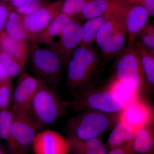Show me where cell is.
Returning <instances> with one entry per match:
<instances>
[{
    "instance_id": "cell-1",
    "label": "cell",
    "mask_w": 154,
    "mask_h": 154,
    "mask_svg": "<svg viewBox=\"0 0 154 154\" xmlns=\"http://www.w3.org/2000/svg\"><path fill=\"white\" fill-rule=\"evenodd\" d=\"M127 38L126 26L113 3L105 13V21L95 42L102 55L107 60H111L124 48Z\"/></svg>"
},
{
    "instance_id": "cell-2",
    "label": "cell",
    "mask_w": 154,
    "mask_h": 154,
    "mask_svg": "<svg viewBox=\"0 0 154 154\" xmlns=\"http://www.w3.org/2000/svg\"><path fill=\"white\" fill-rule=\"evenodd\" d=\"M67 106L51 87L39 81L38 90L28 112L40 128L62 116Z\"/></svg>"
},
{
    "instance_id": "cell-3",
    "label": "cell",
    "mask_w": 154,
    "mask_h": 154,
    "mask_svg": "<svg viewBox=\"0 0 154 154\" xmlns=\"http://www.w3.org/2000/svg\"><path fill=\"white\" fill-rule=\"evenodd\" d=\"M100 63L99 55L93 47L78 46L67 64V85L72 90L85 87L93 79Z\"/></svg>"
},
{
    "instance_id": "cell-4",
    "label": "cell",
    "mask_w": 154,
    "mask_h": 154,
    "mask_svg": "<svg viewBox=\"0 0 154 154\" xmlns=\"http://www.w3.org/2000/svg\"><path fill=\"white\" fill-rule=\"evenodd\" d=\"M119 113H109L94 110L82 111L69 119L68 128L71 134L82 140L98 137L115 125L118 122Z\"/></svg>"
},
{
    "instance_id": "cell-5",
    "label": "cell",
    "mask_w": 154,
    "mask_h": 154,
    "mask_svg": "<svg viewBox=\"0 0 154 154\" xmlns=\"http://www.w3.org/2000/svg\"><path fill=\"white\" fill-rule=\"evenodd\" d=\"M116 79L138 93L148 83L135 44L127 45L116 56Z\"/></svg>"
},
{
    "instance_id": "cell-6",
    "label": "cell",
    "mask_w": 154,
    "mask_h": 154,
    "mask_svg": "<svg viewBox=\"0 0 154 154\" xmlns=\"http://www.w3.org/2000/svg\"><path fill=\"white\" fill-rule=\"evenodd\" d=\"M28 58L32 71L38 81L50 87L59 82L64 64L55 52L31 42Z\"/></svg>"
},
{
    "instance_id": "cell-7",
    "label": "cell",
    "mask_w": 154,
    "mask_h": 154,
    "mask_svg": "<svg viewBox=\"0 0 154 154\" xmlns=\"http://www.w3.org/2000/svg\"><path fill=\"white\" fill-rule=\"evenodd\" d=\"M11 109L13 119L11 138L6 143L8 154H29V149L40 128L28 111Z\"/></svg>"
},
{
    "instance_id": "cell-8",
    "label": "cell",
    "mask_w": 154,
    "mask_h": 154,
    "mask_svg": "<svg viewBox=\"0 0 154 154\" xmlns=\"http://www.w3.org/2000/svg\"><path fill=\"white\" fill-rule=\"evenodd\" d=\"M74 110L84 111L94 110L104 113H119L125 103L110 88L86 90L70 103Z\"/></svg>"
},
{
    "instance_id": "cell-9",
    "label": "cell",
    "mask_w": 154,
    "mask_h": 154,
    "mask_svg": "<svg viewBox=\"0 0 154 154\" xmlns=\"http://www.w3.org/2000/svg\"><path fill=\"white\" fill-rule=\"evenodd\" d=\"M116 10L124 22L127 31V45H134L136 35L147 23L150 14L145 7L129 0H115Z\"/></svg>"
},
{
    "instance_id": "cell-10",
    "label": "cell",
    "mask_w": 154,
    "mask_h": 154,
    "mask_svg": "<svg viewBox=\"0 0 154 154\" xmlns=\"http://www.w3.org/2000/svg\"><path fill=\"white\" fill-rule=\"evenodd\" d=\"M82 22L78 16L65 27L59 36V40L50 45V49L60 57L64 65H67L73 52L82 39Z\"/></svg>"
},
{
    "instance_id": "cell-11",
    "label": "cell",
    "mask_w": 154,
    "mask_h": 154,
    "mask_svg": "<svg viewBox=\"0 0 154 154\" xmlns=\"http://www.w3.org/2000/svg\"><path fill=\"white\" fill-rule=\"evenodd\" d=\"M64 1L58 0L54 2L48 3L33 14L28 16L21 15L22 25L27 33L31 36V38L33 35L42 31L53 19L60 14Z\"/></svg>"
},
{
    "instance_id": "cell-12",
    "label": "cell",
    "mask_w": 154,
    "mask_h": 154,
    "mask_svg": "<svg viewBox=\"0 0 154 154\" xmlns=\"http://www.w3.org/2000/svg\"><path fill=\"white\" fill-rule=\"evenodd\" d=\"M19 75L10 108L28 111L38 90L39 81L27 73H21Z\"/></svg>"
},
{
    "instance_id": "cell-13",
    "label": "cell",
    "mask_w": 154,
    "mask_h": 154,
    "mask_svg": "<svg viewBox=\"0 0 154 154\" xmlns=\"http://www.w3.org/2000/svg\"><path fill=\"white\" fill-rule=\"evenodd\" d=\"M34 154H68L67 139L52 130L37 133L32 145Z\"/></svg>"
},
{
    "instance_id": "cell-14",
    "label": "cell",
    "mask_w": 154,
    "mask_h": 154,
    "mask_svg": "<svg viewBox=\"0 0 154 154\" xmlns=\"http://www.w3.org/2000/svg\"><path fill=\"white\" fill-rule=\"evenodd\" d=\"M152 119V109L138 98L125 105L119 118V121L131 127L136 132Z\"/></svg>"
},
{
    "instance_id": "cell-15",
    "label": "cell",
    "mask_w": 154,
    "mask_h": 154,
    "mask_svg": "<svg viewBox=\"0 0 154 154\" xmlns=\"http://www.w3.org/2000/svg\"><path fill=\"white\" fill-rule=\"evenodd\" d=\"M29 50L28 41L13 38L5 30L0 32V52L8 55L23 69L28 60Z\"/></svg>"
},
{
    "instance_id": "cell-16",
    "label": "cell",
    "mask_w": 154,
    "mask_h": 154,
    "mask_svg": "<svg viewBox=\"0 0 154 154\" xmlns=\"http://www.w3.org/2000/svg\"><path fill=\"white\" fill-rule=\"evenodd\" d=\"M60 13L42 31L32 36V43L51 45L56 37H59L65 27L78 17Z\"/></svg>"
},
{
    "instance_id": "cell-17",
    "label": "cell",
    "mask_w": 154,
    "mask_h": 154,
    "mask_svg": "<svg viewBox=\"0 0 154 154\" xmlns=\"http://www.w3.org/2000/svg\"><path fill=\"white\" fill-rule=\"evenodd\" d=\"M69 149L71 154H107V148L102 141L98 138L82 140L69 134L68 137Z\"/></svg>"
},
{
    "instance_id": "cell-18",
    "label": "cell",
    "mask_w": 154,
    "mask_h": 154,
    "mask_svg": "<svg viewBox=\"0 0 154 154\" xmlns=\"http://www.w3.org/2000/svg\"><path fill=\"white\" fill-rule=\"evenodd\" d=\"M154 119L137 131L133 142L135 154H148L154 150Z\"/></svg>"
},
{
    "instance_id": "cell-19",
    "label": "cell",
    "mask_w": 154,
    "mask_h": 154,
    "mask_svg": "<svg viewBox=\"0 0 154 154\" xmlns=\"http://www.w3.org/2000/svg\"><path fill=\"white\" fill-rule=\"evenodd\" d=\"M136 132L131 127L118 121L109 135L108 146L112 149L132 145Z\"/></svg>"
},
{
    "instance_id": "cell-20",
    "label": "cell",
    "mask_w": 154,
    "mask_h": 154,
    "mask_svg": "<svg viewBox=\"0 0 154 154\" xmlns=\"http://www.w3.org/2000/svg\"><path fill=\"white\" fill-rule=\"evenodd\" d=\"M5 30L10 36L19 40L30 41L31 36L27 33L21 22V16L11 11L6 22Z\"/></svg>"
},
{
    "instance_id": "cell-21",
    "label": "cell",
    "mask_w": 154,
    "mask_h": 154,
    "mask_svg": "<svg viewBox=\"0 0 154 154\" xmlns=\"http://www.w3.org/2000/svg\"><path fill=\"white\" fill-rule=\"evenodd\" d=\"M105 13L102 16L94 19L87 20L82 25V39L79 46L85 48H92L96 41L98 31L105 21Z\"/></svg>"
},
{
    "instance_id": "cell-22",
    "label": "cell",
    "mask_w": 154,
    "mask_h": 154,
    "mask_svg": "<svg viewBox=\"0 0 154 154\" xmlns=\"http://www.w3.org/2000/svg\"><path fill=\"white\" fill-rule=\"evenodd\" d=\"M111 3L107 0H90L79 15L81 21L94 19L106 13Z\"/></svg>"
},
{
    "instance_id": "cell-23",
    "label": "cell",
    "mask_w": 154,
    "mask_h": 154,
    "mask_svg": "<svg viewBox=\"0 0 154 154\" xmlns=\"http://www.w3.org/2000/svg\"><path fill=\"white\" fill-rule=\"evenodd\" d=\"M135 44L138 51L146 79L149 85L153 86L154 84V56L149 53L136 40Z\"/></svg>"
},
{
    "instance_id": "cell-24",
    "label": "cell",
    "mask_w": 154,
    "mask_h": 154,
    "mask_svg": "<svg viewBox=\"0 0 154 154\" xmlns=\"http://www.w3.org/2000/svg\"><path fill=\"white\" fill-rule=\"evenodd\" d=\"M137 41L151 55L154 56V26L146 23L136 35Z\"/></svg>"
},
{
    "instance_id": "cell-25",
    "label": "cell",
    "mask_w": 154,
    "mask_h": 154,
    "mask_svg": "<svg viewBox=\"0 0 154 154\" xmlns=\"http://www.w3.org/2000/svg\"><path fill=\"white\" fill-rule=\"evenodd\" d=\"M13 114L11 108L0 111V138L7 143L11 137Z\"/></svg>"
},
{
    "instance_id": "cell-26",
    "label": "cell",
    "mask_w": 154,
    "mask_h": 154,
    "mask_svg": "<svg viewBox=\"0 0 154 154\" xmlns=\"http://www.w3.org/2000/svg\"><path fill=\"white\" fill-rule=\"evenodd\" d=\"M110 88L126 105L138 98V92L115 80L110 86Z\"/></svg>"
},
{
    "instance_id": "cell-27",
    "label": "cell",
    "mask_w": 154,
    "mask_h": 154,
    "mask_svg": "<svg viewBox=\"0 0 154 154\" xmlns=\"http://www.w3.org/2000/svg\"><path fill=\"white\" fill-rule=\"evenodd\" d=\"M12 79L0 82V110L9 108L13 94Z\"/></svg>"
},
{
    "instance_id": "cell-28",
    "label": "cell",
    "mask_w": 154,
    "mask_h": 154,
    "mask_svg": "<svg viewBox=\"0 0 154 154\" xmlns=\"http://www.w3.org/2000/svg\"><path fill=\"white\" fill-rule=\"evenodd\" d=\"M90 0H65L60 13L69 16H79L86 4Z\"/></svg>"
},
{
    "instance_id": "cell-29",
    "label": "cell",
    "mask_w": 154,
    "mask_h": 154,
    "mask_svg": "<svg viewBox=\"0 0 154 154\" xmlns=\"http://www.w3.org/2000/svg\"><path fill=\"white\" fill-rule=\"evenodd\" d=\"M0 62L5 68L11 79L19 75L23 70L19 64L4 53L0 52Z\"/></svg>"
},
{
    "instance_id": "cell-30",
    "label": "cell",
    "mask_w": 154,
    "mask_h": 154,
    "mask_svg": "<svg viewBox=\"0 0 154 154\" xmlns=\"http://www.w3.org/2000/svg\"><path fill=\"white\" fill-rule=\"evenodd\" d=\"M48 3L44 0H26L21 7L14 11L22 16H28L35 13Z\"/></svg>"
},
{
    "instance_id": "cell-31",
    "label": "cell",
    "mask_w": 154,
    "mask_h": 154,
    "mask_svg": "<svg viewBox=\"0 0 154 154\" xmlns=\"http://www.w3.org/2000/svg\"><path fill=\"white\" fill-rule=\"evenodd\" d=\"M132 2L143 6L148 11L150 16H154V0H129Z\"/></svg>"
},
{
    "instance_id": "cell-32",
    "label": "cell",
    "mask_w": 154,
    "mask_h": 154,
    "mask_svg": "<svg viewBox=\"0 0 154 154\" xmlns=\"http://www.w3.org/2000/svg\"><path fill=\"white\" fill-rule=\"evenodd\" d=\"M132 145L110 149L107 154H135L132 147Z\"/></svg>"
},
{
    "instance_id": "cell-33",
    "label": "cell",
    "mask_w": 154,
    "mask_h": 154,
    "mask_svg": "<svg viewBox=\"0 0 154 154\" xmlns=\"http://www.w3.org/2000/svg\"><path fill=\"white\" fill-rule=\"evenodd\" d=\"M11 11V7L0 4V21H7Z\"/></svg>"
},
{
    "instance_id": "cell-34",
    "label": "cell",
    "mask_w": 154,
    "mask_h": 154,
    "mask_svg": "<svg viewBox=\"0 0 154 154\" xmlns=\"http://www.w3.org/2000/svg\"><path fill=\"white\" fill-rule=\"evenodd\" d=\"M10 78H11L9 77L5 68L3 66L2 64L0 62V82L5 81Z\"/></svg>"
},
{
    "instance_id": "cell-35",
    "label": "cell",
    "mask_w": 154,
    "mask_h": 154,
    "mask_svg": "<svg viewBox=\"0 0 154 154\" xmlns=\"http://www.w3.org/2000/svg\"><path fill=\"white\" fill-rule=\"evenodd\" d=\"M26 0H11V10L14 11L15 9L20 8L25 3Z\"/></svg>"
},
{
    "instance_id": "cell-36",
    "label": "cell",
    "mask_w": 154,
    "mask_h": 154,
    "mask_svg": "<svg viewBox=\"0 0 154 154\" xmlns=\"http://www.w3.org/2000/svg\"><path fill=\"white\" fill-rule=\"evenodd\" d=\"M0 154H5L4 152L2 150L1 148H0Z\"/></svg>"
},
{
    "instance_id": "cell-37",
    "label": "cell",
    "mask_w": 154,
    "mask_h": 154,
    "mask_svg": "<svg viewBox=\"0 0 154 154\" xmlns=\"http://www.w3.org/2000/svg\"><path fill=\"white\" fill-rule=\"evenodd\" d=\"M107 1H109L110 3H111V4H112V3L114 2H115V0H107Z\"/></svg>"
},
{
    "instance_id": "cell-38",
    "label": "cell",
    "mask_w": 154,
    "mask_h": 154,
    "mask_svg": "<svg viewBox=\"0 0 154 154\" xmlns=\"http://www.w3.org/2000/svg\"><path fill=\"white\" fill-rule=\"evenodd\" d=\"M148 154H154V150L152 151V152H150Z\"/></svg>"
},
{
    "instance_id": "cell-39",
    "label": "cell",
    "mask_w": 154,
    "mask_h": 154,
    "mask_svg": "<svg viewBox=\"0 0 154 154\" xmlns=\"http://www.w3.org/2000/svg\"><path fill=\"white\" fill-rule=\"evenodd\" d=\"M2 1H4V2H11V0H2Z\"/></svg>"
}]
</instances>
